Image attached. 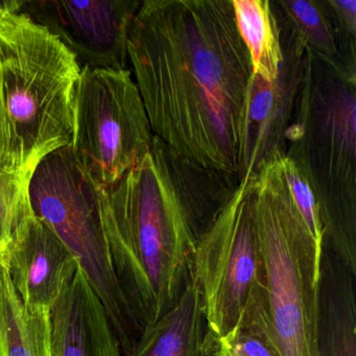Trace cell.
<instances>
[{
  "label": "cell",
  "instance_id": "1",
  "mask_svg": "<svg viewBox=\"0 0 356 356\" xmlns=\"http://www.w3.org/2000/svg\"><path fill=\"white\" fill-rule=\"evenodd\" d=\"M127 49L154 137L188 168L241 182L254 74L232 1H140Z\"/></svg>",
  "mask_w": 356,
  "mask_h": 356
},
{
  "label": "cell",
  "instance_id": "2",
  "mask_svg": "<svg viewBox=\"0 0 356 356\" xmlns=\"http://www.w3.org/2000/svg\"><path fill=\"white\" fill-rule=\"evenodd\" d=\"M235 188L170 155L154 137L143 161L108 188L97 189L102 228L118 284L139 324L174 307L193 268L200 235L222 205L206 191Z\"/></svg>",
  "mask_w": 356,
  "mask_h": 356
},
{
  "label": "cell",
  "instance_id": "3",
  "mask_svg": "<svg viewBox=\"0 0 356 356\" xmlns=\"http://www.w3.org/2000/svg\"><path fill=\"white\" fill-rule=\"evenodd\" d=\"M19 5L0 1V172L28 185L47 156L72 145L82 68Z\"/></svg>",
  "mask_w": 356,
  "mask_h": 356
},
{
  "label": "cell",
  "instance_id": "4",
  "mask_svg": "<svg viewBox=\"0 0 356 356\" xmlns=\"http://www.w3.org/2000/svg\"><path fill=\"white\" fill-rule=\"evenodd\" d=\"M298 74L297 120L285 155L314 189L324 247L356 274L355 60L304 45Z\"/></svg>",
  "mask_w": 356,
  "mask_h": 356
},
{
  "label": "cell",
  "instance_id": "5",
  "mask_svg": "<svg viewBox=\"0 0 356 356\" xmlns=\"http://www.w3.org/2000/svg\"><path fill=\"white\" fill-rule=\"evenodd\" d=\"M275 152L252 183L254 222L266 306L282 356H318V291L323 248L296 205Z\"/></svg>",
  "mask_w": 356,
  "mask_h": 356
},
{
  "label": "cell",
  "instance_id": "6",
  "mask_svg": "<svg viewBox=\"0 0 356 356\" xmlns=\"http://www.w3.org/2000/svg\"><path fill=\"white\" fill-rule=\"evenodd\" d=\"M33 212L47 222L78 258L99 296L118 337L122 356L134 349L143 328L124 298L102 228L97 189L72 145L49 154L28 184Z\"/></svg>",
  "mask_w": 356,
  "mask_h": 356
},
{
  "label": "cell",
  "instance_id": "7",
  "mask_svg": "<svg viewBox=\"0 0 356 356\" xmlns=\"http://www.w3.org/2000/svg\"><path fill=\"white\" fill-rule=\"evenodd\" d=\"M153 141L131 70L82 68L74 92L72 149L95 187L118 182L143 161Z\"/></svg>",
  "mask_w": 356,
  "mask_h": 356
},
{
  "label": "cell",
  "instance_id": "8",
  "mask_svg": "<svg viewBox=\"0 0 356 356\" xmlns=\"http://www.w3.org/2000/svg\"><path fill=\"white\" fill-rule=\"evenodd\" d=\"M256 168H248L195 243L193 268L201 291L208 339L228 333L254 289L264 284L252 199Z\"/></svg>",
  "mask_w": 356,
  "mask_h": 356
},
{
  "label": "cell",
  "instance_id": "9",
  "mask_svg": "<svg viewBox=\"0 0 356 356\" xmlns=\"http://www.w3.org/2000/svg\"><path fill=\"white\" fill-rule=\"evenodd\" d=\"M139 5L131 0H20L19 11L53 33L81 68L130 70L127 41Z\"/></svg>",
  "mask_w": 356,
  "mask_h": 356
},
{
  "label": "cell",
  "instance_id": "10",
  "mask_svg": "<svg viewBox=\"0 0 356 356\" xmlns=\"http://www.w3.org/2000/svg\"><path fill=\"white\" fill-rule=\"evenodd\" d=\"M3 258L24 303L49 312L80 266L55 231L33 212L28 195L18 210Z\"/></svg>",
  "mask_w": 356,
  "mask_h": 356
},
{
  "label": "cell",
  "instance_id": "11",
  "mask_svg": "<svg viewBox=\"0 0 356 356\" xmlns=\"http://www.w3.org/2000/svg\"><path fill=\"white\" fill-rule=\"evenodd\" d=\"M53 356H122L99 296L81 266L51 310Z\"/></svg>",
  "mask_w": 356,
  "mask_h": 356
},
{
  "label": "cell",
  "instance_id": "12",
  "mask_svg": "<svg viewBox=\"0 0 356 356\" xmlns=\"http://www.w3.org/2000/svg\"><path fill=\"white\" fill-rule=\"evenodd\" d=\"M353 274L323 247L318 291V356H356V297Z\"/></svg>",
  "mask_w": 356,
  "mask_h": 356
},
{
  "label": "cell",
  "instance_id": "13",
  "mask_svg": "<svg viewBox=\"0 0 356 356\" xmlns=\"http://www.w3.org/2000/svg\"><path fill=\"white\" fill-rule=\"evenodd\" d=\"M207 323L193 268L174 307L145 327L127 356H208Z\"/></svg>",
  "mask_w": 356,
  "mask_h": 356
},
{
  "label": "cell",
  "instance_id": "14",
  "mask_svg": "<svg viewBox=\"0 0 356 356\" xmlns=\"http://www.w3.org/2000/svg\"><path fill=\"white\" fill-rule=\"evenodd\" d=\"M0 356H53L51 312L31 309L0 255Z\"/></svg>",
  "mask_w": 356,
  "mask_h": 356
},
{
  "label": "cell",
  "instance_id": "15",
  "mask_svg": "<svg viewBox=\"0 0 356 356\" xmlns=\"http://www.w3.org/2000/svg\"><path fill=\"white\" fill-rule=\"evenodd\" d=\"M237 30L249 51L255 78L274 83L280 78L283 57L280 26L268 0H231Z\"/></svg>",
  "mask_w": 356,
  "mask_h": 356
},
{
  "label": "cell",
  "instance_id": "16",
  "mask_svg": "<svg viewBox=\"0 0 356 356\" xmlns=\"http://www.w3.org/2000/svg\"><path fill=\"white\" fill-rule=\"evenodd\" d=\"M208 356H282L266 306L264 284L254 289L232 329L208 339Z\"/></svg>",
  "mask_w": 356,
  "mask_h": 356
},
{
  "label": "cell",
  "instance_id": "17",
  "mask_svg": "<svg viewBox=\"0 0 356 356\" xmlns=\"http://www.w3.org/2000/svg\"><path fill=\"white\" fill-rule=\"evenodd\" d=\"M281 170L285 182L291 191V197L296 205L299 208L306 225L309 228L316 243L323 248L324 245V232L321 222L320 211L314 189L306 177L305 172L285 153H280Z\"/></svg>",
  "mask_w": 356,
  "mask_h": 356
},
{
  "label": "cell",
  "instance_id": "18",
  "mask_svg": "<svg viewBox=\"0 0 356 356\" xmlns=\"http://www.w3.org/2000/svg\"><path fill=\"white\" fill-rule=\"evenodd\" d=\"M26 195L28 185L0 172V255L9 247L14 222Z\"/></svg>",
  "mask_w": 356,
  "mask_h": 356
}]
</instances>
